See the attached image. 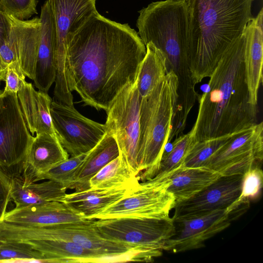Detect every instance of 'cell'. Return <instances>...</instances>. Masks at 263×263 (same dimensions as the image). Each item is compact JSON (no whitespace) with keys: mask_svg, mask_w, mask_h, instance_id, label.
Masks as SVG:
<instances>
[{"mask_svg":"<svg viewBox=\"0 0 263 263\" xmlns=\"http://www.w3.org/2000/svg\"><path fill=\"white\" fill-rule=\"evenodd\" d=\"M234 134L193 142L190 146L181 165L185 167L203 166L207 160L222 147Z\"/></svg>","mask_w":263,"mask_h":263,"instance_id":"obj_32","label":"cell"},{"mask_svg":"<svg viewBox=\"0 0 263 263\" xmlns=\"http://www.w3.org/2000/svg\"><path fill=\"white\" fill-rule=\"evenodd\" d=\"M20 106L32 136L42 133L56 135L50 113L52 99L47 92L36 90L24 80L17 92Z\"/></svg>","mask_w":263,"mask_h":263,"instance_id":"obj_21","label":"cell"},{"mask_svg":"<svg viewBox=\"0 0 263 263\" xmlns=\"http://www.w3.org/2000/svg\"><path fill=\"white\" fill-rule=\"evenodd\" d=\"M243 174L221 176L194 197L176 203L174 216L195 215L227 209L240 194Z\"/></svg>","mask_w":263,"mask_h":263,"instance_id":"obj_16","label":"cell"},{"mask_svg":"<svg viewBox=\"0 0 263 263\" xmlns=\"http://www.w3.org/2000/svg\"><path fill=\"white\" fill-rule=\"evenodd\" d=\"M2 92H3V91L0 89V98H1V95L2 93Z\"/></svg>","mask_w":263,"mask_h":263,"instance_id":"obj_39","label":"cell"},{"mask_svg":"<svg viewBox=\"0 0 263 263\" xmlns=\"http://www.w3.org/2000/svg\"><path fill=\"white\" fill-rule=\"evenodd\" d=\"M93 224L103 237L142 249L163 251L175 233L172 218L99 219H95Z\"/></svg>","mask_w":263,"mask_h":263,"instance_id":"obj_10","label":"cell"},{"mask_svg":"<svg viewBox=\"0 0 263 263\" xmlns=\"http://www.w3.org/2000/svg\"><path fill=\"white\" fill-rule=\"evenodd\" d=\"M241 35L224 51L210 76L207 90L197 96L198 112L189 132L193 142L232 134L257 123V105L249 102Z\"/></svg>","mask_w":263,"mask_h":263,"instance_id":"obj_2","label":"cell"},{"mask_svg":"<svg viewBox=\"0 0 263 263\" xmlns=\"http://www.w3.org/2000/svg\"><path fill=\"white\" fill-rule=\"evenodd\" d=\"M137 76L136 85L140 97L147 96L168 72L165 57L162 52L149 42Z\"/></svg>","mask_w":263,"mask_h":263,"instance_id":"obj_27","label":"cell"},{"mask_svg":"<svg viewBox=\"0 0 263 263\" xmlns=\"http://www.w3.org/2000/svg\"><path fill=\"white\" fill-rule=\"evenodd\" d=\"M18 63L13 61L7 64L4 81L5 86L1 96L17 94L22 82L25 80Z\"/></svg>","mask_w":263,"mask_h":263,"instance_id":"obj_35","label":"cell"},{"mask_svg":"<svg viewBox=\"0 0 263 263\" xmlns=\"http://www.w3.org/2000/svg\"><path fill=\"white\" fill-rule=\"evenodd\" d=\"M140 102L136 82L128 83L106 111L105 123L115 137L122 162L138 178Z\"/></svg>","mask_w":263,"mask_h":263,"instance_id":"obj_8","label":"cell"},{"mask_svg":"<svg viewBox=\"0 0 263 263\" xmlns=\"http://www.w3.org/2000/svg\"><path fill=\"white\" fill-rule=\"evenodd\" d=\"M52 12L55 35L56 77L54 100L73 103L74 87L67 54L68 40L92 14L98 11L97 0H48Z\"/></svg>","mask_w":263,"mask_h":263,"instance_id":"obj_7","label":"cell"},{"mask_svg":"<svg viewBox=\"0 0 263 263\" xmlns=\"http://www.w3.org/2000/svg\"><path fill=\"white\" fill-rule=\"evenodd\" d=\"M262 8L248 23L244 31L246 41L244 65L249 102L257 105L258 94L262 83L263 28Z\"/></svg>","mask_w":263,"mask_h":263,"instance_id":"obj_20","label":"cell"},{"mask_svg":"<svg viewBox=\"0 0 263 263\" xmlns=\"http://www.w3.org/2000/svg\"><path fill=\"white\" fill-rule=\"evenodd\" d=\"M133 187L110 189L89 188L70 194L66 193L61 202L70 204L87 218L91 219L122 198Z\"/></svg>","mask_w":263,"mask_h":263,"instance_id":"obj_25","label":"cell"},{"mask_svg":"<svg viewBox=\"0 0 263 263\" xmlns=\"http://www.w3.org/2000/svg\"><path fill=\"white\" fill-rule=\"evenodd\" d=\"M8 31L0 47L4 63L16 61L26 77L33 80L40 40L39 17L22 20L6 14Z\"/></svg>","mask_w":263,"mask_h":263,"instance_id":"obj_15","label":"cell"},{"mask_svg":"<svg viewBox=\"0 0 263 263\" xmlns=\"http://www.w3.org/2000/svg\"><path fill=\"white\" fill-rule=\"evenodd\" d=\"M221 176L206 166L181 165L168 176L171 181L168 191L174 195L177 203L194 197Z\"/></svg>","mask_w":263,"mask_h":263,"instance_id":"obj_22","label":"cell"},{"mask_svg":"<svg viewBox=\"0 0 263 263\" xmlns=\"http://www.w3.org/2000/svg\"><path fill=\"white\" fill-rule=\"evenodd\" d=\"M139 182V178L125 166L119 156L90 179L89 187L98 189L132 187Z\"/></svg>","mask_w":263,"mask_h":263,"instance_id":"obj_28","label":"cell"},{"mask_svg":"<svg viewBox=\"0 0 263 263\" xmlns=\"http://www.w3.org/2000/svg\"><path fill=\"white\" fill-rule=\"evenodd\" d=\"M86 222L37 227H20L0 222V238L9 241L62 239L73 242L101 257L102 262H147L149 250L133 247L103 237L93 224Z\"/></svg>","mask_w":263,"mask_h":263,"instance_id":"obj_5","label":"cell"},{"mask_svg":"<svg viewBox=\"0 0 263 263\" xmlns=\"http://www.w3.org/2000/svg\"><path fill=\"white\" fill-rule=\"evenodd\" d=\"M7 66V65L4 63L0 55V85L2 81H4Z\"/></svg>","mask_w":263,"mask_h":263,"instance_id":"obj_38","label":"cell"},{"mask_svg":"<svg viewBox=\"0 0 263 263\" xmlns=\"http://www.w3.org/2000/svg\"><path fill=\"white\" fill-rule=\"evenodd\" d=\"M8 20L6 14L0 9V47L3 44L8 31Z\"/></svg>","mask_w":263,"mask_h":263,"instance_id":"obj_37","label":"cell"},{"mask_svg":"<svg viewBox=\"0 0 263 263\" xmlns=\"http://www.w3.org/2000/svg\"><path fill=\"white\" fill-rule=\"evenodd\" d=\"M43 254L47 262L101 263L98 255L73 242L62 239L29 240L23 241Z\"/></svg>","mask_w":263,"mask_h":263,"instance_id":"obj_24","label":"cell"},{"mask_svg":"<svg viewBox=\"0 0 263 263\" xmlns=\"http://www.w3.org/2000/svg\"><path fill=\"white\" fill-rule=\"evenodd\" d=\"M0 2L2 10L19 20H28L37 13V0H0Z\"/></svg>","mask_w":263,"mask_h":263,"instance_id":"obj_34","label":"cell"},{"mask_svg":"<svg viewBox=\"0 0 263 263\" xmlns=\"http://www.w3.org/2000/svg\"><path fill=\"white\" fill-rule=\"evenodd\" d=\"M50 113L56 136L71 157L89 152L107 130L105 124L84 116L73 105L52 101Z\"/></svg>","mask_w":263,"mask_h":263,"instance_id":"obj_13","label":"cell"},{"mask_svg":"<svg viewBox=\"0 0 263 263\" xmlns=\"http://www.w3.org/2000/svg\"><path fill=\"white\" fill-rule=\"evenodd\" d=\"M192 143L190 132L176 138L171 151L163 154L158 171L153 178L167 177L172 172L179 167Z\"/></svg>","mask_w":263,"mask_h":263,"instance_id":"obj_31","label":"cell"},{"mask_svg":"<svg viewBox=\"0 0 263 263\" xmlns=\"http://www.w3.org/2000/svg\"><path fill=\"white\" fill-rule=\"evenodd\" d=\"M263 160V123L234 133L205 163L222 176L243 174Z\"/></svg>","mask_w":263,"mask_h":263,"instance_id":"obj_12","label":"cell"},{"mask_svg":"<svg viewBox=\"0 0 263 263\" xmlns=\"http://www.w3.org/2000/svg\"><path fill=\"white\" fill-rule=\"evenodd\" d=\"M262 185L263 172L260 167L251 168L243 174L240 194L236 200L227 209L232 219L240 210L247 209L251 201L259 197Z\"/></svg>","mask_w":263,"mask_h":263,"instance_id":"obj_29","label":"cell"},{"mask_svg":"<svg viewBox=\"0 0 263 263\" xmlns=\"http://www.w3.org/2000/svg\"><path fill=\"white\" fill-rule=\"evenodd\" d=\"M69 156L56 135H36L28 149L19 176L25 183L33 182L37 175L68 159Z\"/></svg>","mask_w":263,"mask_h":263,"instance_id":"obj_19","label":"cell"},{"mask_svg":"<svg viewBox=\"0 0 263 263\" xmlns=\"http://www.w3.org/2000/svg\"><path fill=\"white\" fill-rule=\"evenodd\" d=\"M145 54L135 29L97 11L68 37L74 90L85 105L106 111L122 89L136 82Z\"/></svg>","mask_w":263,"mask_h":263,"instance_id":"obj_1","label":"cell"},{"mask_svg":"<svg viewBox=\"0 0 263 263\" xmlns=\"http://www.w3.org/2000/svg\"><path fill=\"white\" fill-rule=\"evenodd\" d=\"M170 183L168 177L140 182L122 198L91 219L170 218V211L176 204L174 195L168 191Z\"/></svg>","mask_w":263,"mask_h":263,"instance_id":"obj_9","label":"cell"},{"mask_svg":"<svg viewBox=\"0 0 263 263\" xmlns=\"http://www.w3.org/2000/svg\"><path fill=\"white\" fill-rule=\"evenodd\" d=\"M34 137L25 122L17 94L1 95L0 168L11 177L21 175Z\"/></svg>","mask_w":263,"mask_h":263,"instance_id":"obj_11","label":"cell"},{"mask_svg":"<svg viewBox=\"0 0 263 263\" xmlns=\"http://www.w3.org/2000/svg\"><path fill=\"white\" fill-rule=\"evenodd\" d=\"M172 218L175 233L163 251L174 253L203 247L206 240L228 228L232 220L227 209Z\"/></svg>","mask_w":263,"mask_h":263,"instance_id":"obj_14","label":"cell"},{"mask_svg":"<svg viewBox=\"0 0 263 263\" xmlns=\"http://www.w3.org/2000/svg\"><path fill=\"white\" fill-rule=\"evenodd\" d=\"M39 18L40 40L33 81L38 90L48 92L56 77V35L53 16L48 0L42 6Z\"/></svg>","mask_w":263,"mask_h":263,"instance_id":"obj_18","label":"cell"},{"mask_svg":"<svg viewBox=\"0 0 263 263\" xmlns=\"http://www.w3.org/2000/svg\"><path fill=\"white\" fill-rule=\"evenodd\" d=\"M0 262H47L40 252L30 245L0 239Z\"/></svg>","mask_w":263,"mask_h":263,"instance_id":"obj_30","label":"cell"},{"mask_svg":"<svg viewBox=\"0 0 263 263\" xmlns=\"http://www.w3.org/2000/svg\"><path fill=\"white\" fill-rule=\"evenodd\" d=\"M178 81L171 70L147 96L140 98L137 163L140 181L156 175L168 142L178 102Z\"/></svg>","mask_w":263,"mask_h":263,"instance_id":"obj_4","label":"cell"},{"mask_svg":"<svg viewBox=\"0 0 263 263\" xmlns=\"http://www.w3.org/2000/svg\"><path fill=\"white\" fill-rule=\"evenodd\" d=\"M189 61L194 84L210 77L227 48L253 17L254 0H187Z\"/></svg>","mask_w":263,"mask_h":263,"instance_id":"obj_3","label":"cell"},{"mask_svg":"<svg viewBox=\"0 0 263 263\" xmlns=\"http://www.w3.org/2000/svg\"><path fill=\"white\" fill-rule=\"evenodd\" d=\"M119 155L114 135L107 130L99 143L87 153L75 174L70 189L82 191L89 189L90 179Z\"/></svg>","mask_w":263,"mask_h":263,"instance_id":"obj_23","label":"cell"},{"mask_svg":"<svg viewBox=\"0 0 263 263\" xmlns=\"http://www.w3.org/2000/svg\"><path fill=\"white\" fill-rule=\"evenodd\" d=\"M139 12L137 33L145 45L153 43L162 52L166 61L179 58L189 60L187 0L153 2Z\"/></svg>","mask_w":263,"mask_h":263,"instance_id":"obj_6","label":"cell"},{"mask_svg":"<svg viewBox=\"0 0 263 263\" xmlns=\"http://www.w3.org/2000/svg\"><path fill=\"white\" fill-rule=\"evenodd\" d=\"M88 153L69 158L48 171L37 175L33 182L49 180L60 184L66 190L70 189L75 174Z\"/></svg>","mask_w":263,"mask_h":263,"instance_id":"obj_33","label":"cell"},{"mask_svg":"<svg viewBox=\"0 0 263 263\" xmlns=\"http://www.w3.org/2000/svg\"><path fill=\"white\" fill-rule=\"evenodd\" d=\"M87 218L70 204L50 201L7 211L1 221L20 227H37L86 222Z\"/></svg>","mask_w":263,"mask_h":263,"instance_id":"obj_17","label":"cell"},{"mask_svg":"<svg viewBox=\"0 0 263 263\" xmlns=\"http://www.w3.org/2000/svg\"><path fill=\"white\" fill-rule=\"evenodd\" d=\"M12 177L0 168V221L7 212L11 199Z\"/></svg>","mask_w":263,"mask_h":263,"instance_id":"obj_36","label":"cell"},{"mask_svg":"<svg viewBox=\"0 0 263 263\" xmlns=\"http://www.w3.org/2000/svg\"><path fill=\"white\" fill-rule=\"evenodd\" d=\"M41 183H25L20 176L12 178L11 199L16 208L61 201L66 189L60 184L47 180Z\"/></svg>","mask_w":263,"mask_h":263,"instance_id":"obj_26","label":"cell"},{"mask_svg":"<svg viewBox=\"0 0 263 263\" xmlns=\"http://www.w3.org/2000/svg\"><path fill=\"white\" fill-rule=\"evenodd\" d=\"M1 2H0V9H1Z\"/></svg>","mask_w":263,"mask_h":263,"instance_id":"obj_40","label":"cell"}]
</instances>
